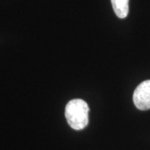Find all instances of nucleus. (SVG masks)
<instances>
[{
	"instance_id": "f257e3e1",
	"label": "nucleus",
	"mask_w": 150,
	"mask_h": 150,
	"mask_svg": "<svg viewBox=\"0 0 150 150\" xmlns=\"http://www.w3.org/2000/svg\"><path fill=\"white\" fill-rule=\"evenodd\" d=\"M89 106L81 99L70 100L65 106V115L67 123L74 130H81L88 125Z\"/></svg>"
},
{
	"instance_id": "f03ea898",
	"label": "nucleus",
	"mask_w": 150,
	"mask_h": 150,
	"mask_svg": "<svg viewBox=\"0 0 150 150\" xmlns=\"http://www.w3.org/2000/svg\"><path fill=\"white\" fill-rule=\"evenodd\" d=\"M133 100L139 110L150 109V80L142 81L137 86L133 95Z\"/></svg>"
},
{
	"instance_id": "7ed1b4c3",
	"label": "nucleus",
	"mask_w": 150,
	"mask_h": 150,
	"mask_svg": "<svg viewBox=\"0 0 150 150\" xmlns=\"http://www.w3.org/2000/svg\"><path fill=\"white\" fill-rule=\"evenodd\" d=\"M114 12L118 18H125L129 13V0H110Z\"/></svg>"
}]
</instances>
